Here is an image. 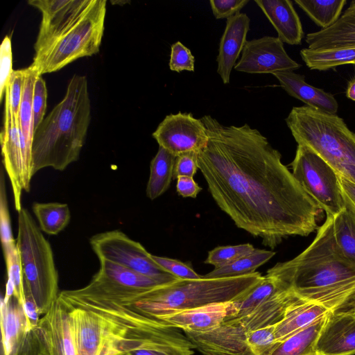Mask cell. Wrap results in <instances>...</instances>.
Returning a JSON list of instances; mask_svg holds the SVG:
<instances>
[{"label":"cell","instance_id":"cell-1","mask_svg":"<svg viewBox=\"0 0 355 355\" xmlns=\"http://www.w3.org/2000/svg\"><path fill=\"white\" fill-rule=\"evenodd\" d=\"M208 135L198 152L214 200L240 229L273 249L290 236L318 229L321 208L282 162L280 153L258 130L201 118Z\"/></svg>","mask_w":355,"mask_h":355},{"label":"cell","instance_id":"cell-2","mask_svg":"<svg viewBox=\"0 0 355 355\" xmlns=\"http://www.w3.org/2000/svg\"><path fill=\"white\" fill-rule=\"evenodd\" d=\"M266 275L282 288L332 313L355 314V263L336 244L332 216H327L304 251L289 261L277 263Z\"/></svg>","mask_w":355,"mask_h":355},{"label":"cell","instance_id":"cell-3","mask_svg":"<svg viewBox=\"0 0 355 355\" xmlns=\"http://www.w3.org/2000/svg\"><path fill=\"white\" fill-rule=\"evenodd\" d=\"M90 121V101L85 76L70 80L64 98L35 130L32 144L33 175L51 167L64 170L78 160Z\"/></svg>","mask_w":355,"mask_h":355},{"label":"cell","instance_id":"cell-4","mask_svg":"<svg viewBox=\"0 0 355 355\" xmlns=\"http://www.w3.org/2000/svg\"><path fill=\"white\" fill-rule=\"evenodd\" d=\"M263 277L260 272H255L234 277L202 276L196 279H178L142 293L132 303L121 304L130 305L144 316L159 320L178 311L232 302L250 291Z\"/></svg>","mask_w":355,"mask_h":355},{"label":"cell","instance_id":"cell-5","mask_svg":"<svg viewBox=\"0 0 355 355\" xmlns=\"http://www.w3.org/2000/svg\"><path fill=\"white\" fill-rule=\"evenodd\" d=\"M285 121L297 145L309 148L355 183V132L342 118L304 105L293 107Z\"/></svg>","mask_w":355,"mask_h":355},{"label":"cell","instance_id":"cell-6","mask_svg":"<svg viewBox=\"0 0 355 355\" xmlns=\"http://www.w3.org/2000/svg\"><path fill=\"white\" fill-rule=\"evenodd\" d=\"M300 298L292 291L284 289L247 315L226 320L210 331L184 333L204 355H252L246 344L247 334L278 324L288 308Z\"/></svg>","mask_w":355,"mask_h":355},{"label":"cell","instance_id":"cell-7","mask_svg":"<svg viewBox=\"0 0 355 355\" xmlns=\"http://www.w3.org/2000/svg\"><path fill=\"white\" fill-rule=\"evenodd\" d=\"M16 242L24 290L32 296L40 315H44L58 298V273L50 243L30 212L23 207L18 212Z\"/></svg>","mask_w":355,"mask_h":355},{"label":"cell","instance_id":"cell-8","mask_svg":"<svg viewBox=\"0 0 355 355\" xmlns=\"http://www.w3.org/2000/svg\"><path fill=\"white\" fill-rule=\"evenodd\" d=\"M106 2L95 0L80 20L35 55L31 65L39 76L58 71L78 58L98 52L104 31Z\"/></svg>","mask_w":355,"mask_h":355},{"label":"cell","instance_id":"cell-9","mask_svg":"<svg viewBox=\"0 0 355 355\" xmlns=\"http://www.w3.org/2000/svg\"><path fill=\"white\" fill-rule=\"evenodd\" d=\"M291 166L295 179L327 216L334 217L345 208L339 175L315 152L297 145Z\"/></svg>","mask_w":355,"mask_h":355},{"label":"cell","instance_id":"cell-10","mask_svg":"<svg viewBox=\"0 0 355 355\" xmlns=\"http://www.w3.org/2000/svg\"><path fill=\"white\" fill-rule=\"evenodd\" d=\"M99 262L98 272L87 286L67 292L76 296L131 303L142 293L165 284L111 261L101 259Z\"/></svg>","mask_w":355,"mask_h":355},{"label":"cell","instance_id":"cell-11","mask_svg":"<svg viewBox=\"0 0 355 355\" xmlns=\"http://www.w3.org/2000/svg\"><path fill=\"white\" fill-rule=\"evenodd\" d=\"M89 243L98 260L111 261L163 284L180 279L159 266L140 243L120 230L96 234Z\"/></svg>","mask_w":355,"mask_h":355},{"label":"cell","instance_id":"cell-12","mask_svg":"<svg viewBox=\"0 0 355 355\" xmlns=\"http://www.w3.org/2000/svg\"><path fill=\"white\" fill-rule=\"evenodd\" d=\"M0 141L3 165L11 184L15 208L19 212L22 208V192H29L33 176L32 148L21 130L19 118L6 103Z\"/></svg>","mask_w":355,"mask_h":355},{"label":"cell","instance_id":"cell-13","mask_svg":"<svg viewBox=\"0 0 355 355\" xmlns=\"http://www.w3.org/2000/svg\"><path fill=\"white\" fill-rule=\"evenodd\" d=\"M1 355H50L39 326H28L21 304L14 297L1 300Z\"/></svg>","mask_w":355,"mask_h":355},{"label":"cell","instance_id":"cell-14","mask_svg":"<svg viewBox=\"0 0 355 355\" xmlns=\"http://www.w3.org/2000/svg\"><path fill=\"white\" fill-rule=\"evenodd\" d=\"M95 0H30L28 3L42 14L34 45L40 53L67 29L80 20L92 7Z\"/></svg>","mask_w":355,"mask_h":355},{"label":"cell","instance_id":"cell-15","mask_svg":"<svg viewBox=\"0 0 355 355\" xmlns=\"http://www.w3.org/2000/svg\"><path fill=\"white\" fill-rule=\"evenodd\" d=\"M153 137L161 146L175 156L198 152L208 141L205 125L191 113L180 112L166 116Z\"/></svg>","mask_w":355,"mask_h":355},{"label":"cell","instance_id":"cell-16","mask_svg":"<svg viewBox=\"0 0 355 355\" xmlns=\"http://www.w3.org/2000/svg\"><path fill=\"white\" fill-rule=\"evenodd\" d=\"M301 65L286 53L277 37L263 36L246 42L234 69L248 73H271L293 71Z\"/></svg>","mask_w":355,"mask_h":355},{"label":"cell","instance_id":"cell-17","mask_svg":"<svg viewBox=\"0 0 355 355\" xmlns=\"http://www.w3.org/2000/svg\"><path fill=\"white\" fill-rule=\"evenodd\" d=\"M50 355H76L74 327L69 309L58 300L38 323Z\"/></svg>","mask_w":355,"mask_h":355},{"label":"cell","instance_id":"cell-18","mask_svg":"<svg viewBox=\"0 0 355 355\" xmlns=\"http://www.w3.org/2000/svg\"><path fill=\"white\" fill-rule=\"evenodd\" d=\"M316 355L355 354V314L332 313L327 315L316 343Z\"/></svg>","mask_w":355,"mask_h":355},{"label":"cell","instance_id":"cell-19","mask_svg":"<svg viewBox=\"0 0 355 355\" xmlns=\"http://www.w3.org/2000/svg\"><path fill=\"white\" fill-rule=\"evenodd\" d=\"M250 19L243 12L228 18L221 36L216 61L217 73L224 84H228L232 69L247 42Z\"/></svg>","mask_w":355,"mask_h":355},{"label":"cell","instance_id":"cell-20","mask_svg":"<svg viewBox=\"0 0 355 355\" xmlns=\"http://www.w3.org/2000/svg\"><path fill=\"white\" fill-rule=\"evenodd\" d=\"M234 314L232 302L218 303L181 311L162 317L159 320L183 331H210Z\"/></svg>","mask_w":355,"mask_h":355},{"label":"cell","instance_id":"cell-21","mask_svg":"<svg viewBox=\"0 0 355 355\" xmlns=\"http://www.w3.org/2000/svg\"><path fill=\"white\" fill-rule=\"evenodd\" d=\"M64 305L72 318L76 355H101L106 336L103 318L92 311Z\"/></svg>","mask_w":355,"mask_h":355},{"label":"cell","instance_id":"cell-22","mask_svg":"<svg viewBox=\"0 0 355 355\" xmlns=\"http://www.w3.org/2000/svg\"><path fill=\"white\" fill-rule=\"evenodd\" d=\"M284 43L299 45L304 31L300 17L290 0H255Z\"/></svg>","mask_w":355,"mask_h":355},{"label":"cell","instance_id":"cell-23","mask_svg":"<svg viewBox=\"0 0 355 355\" xmlns=\"http://www.w3.org/2000/svg\"><path fill=\"white\" fill-rule=\"evenodd\" d=\"M287 94L304 103L306 106L331 114H336L338 103L334 96L305 81L304 76L293 71L272 74Z\"/></svg>","mask_w":355,"mask_h":355},{"label":"cell","instance_id":"cell-24","mask_svg":"<svg viewBox=\"0 0 355 355\" xmlns=\"http://www.w3.org/2000/svg\"><path fill=\"white\" fill-rule=\"evenodd\" d=\"M305 41L313 50L355 46V0L331 26L308 33Z\"/></svg>","mask_w":355,"mask_h":355},{"label":"cell","instance_id":"cell-25","mask_svg":"<svg viewBox=\"0 0 355 355\" xmlns=\"http://www.w3.org/2000/svg\"><path fill=\"white\" fill-rule=\"evenodd\" d=\"M330 312L319 304L300 298L288 308L284 318L275 325L277 342L306 328Z\"/></svg>","mask_w":355,"mask_h":355},{"label":"cell","instance_id":"cell-26","mask_svg":"<svg viewBox=\"0 0 355 355\" xmlns=\"http://www.w3.org/2000/svg\"><path fill=\"white\" fill-rule=\"evenodd\" d=\"M327 315L287 338L277 342L270 355H316L317 340Z\"/></svg>","mask_w":355,"mask_h":355},{"label":"cell","instance_id":"cell-27","mask_svg":"<svg viewBox=\"0 0 355 355\" xmlns=\"http://www.w3.org/2000/svg\"><path fill=\"white\" fill-rule=\"evenodd\" d=\"M176 156L159 146L156 155L151 160L150 176L146 187V196L154 200L169 188L173 179Z\"/></svg>","mask_w":355,"mask_h":355},{"label":"cell","instance_id":"cell-28","mask_svg":"<svg viewBox=\"0 0 355 355\" xmlns=\"http://www.w3.org/2000/svg\"><path fill=\"white\" fill-rule=\"evenodd\" d=\"M345 208L333 217V232L340 251L355 263V207L345 195Z\"/></svg>","mask_w":355,"mask_h":355},{"label":"cell","instance_id":"cell-29","mask_svg":"<svg viewBox=\"0 0 355 355\" xmlns=\"http://www.w3.org/2000/svg\"><path fill=\"white\" fill-rule=\"evenodd\" d=\"M300 54L312 70L326 71L345 64H355V46L318 50L304 48Z\"/></svg>","mask_w":355,"mask_h":355},{"label":"cell","instance_id":"cell-30","mask_svg":"<svg viewBox=\"0 0 355 355\" xmlns=\"http://www.w3.org/2000/svg\"><path fill=\"white\" fill-rule=\"evenodd\" d=\"M284 288L272 277L267 275L250 291L232 302L234 315L230 319H236L251 313L260 305Z\"/></svg>","mask_w":355,"mask_h":355},{"label":"cell","instance_id":"cell-31","mask_svg":"<svg viewBox=\"0 0 355 355\" xmlns=\"http://www.w3.org/2000/svg\"><path fill=\"white\" fill-rule=\"evenodd\" d=\"M40 228L47 234L56 235L69 224L71 213L68 205L60 202H35L32 206Z\"/></svg>","mask_w":355,"mask_h":355},{"label":"cell","instance_id":"cell-32","mask_svg":"<svg viewBox=\"0 0 355 355\" xmlns=\"http://www.w3.org/2000/svg\"><path fill=\"white\" fill-rule=\"evenodd\" d=\"M275 252L273 251L254 249L232 263L216 268L212 271L205 275V278H225L239 277L254 273L256 269L270 260Z\"/></svg>","mask_w":355,"mask_h":355},{"label":"cell","instance_id":"cell-33","mask_svg":"<svg viewBox=\"0 0 355 355\" xmlns=\"http://www.w3.org/2000/svg\"><path fill=\"white\" fill-rule=\"evenodd\" d=\"M295 2L321 30L337 21L347 3L346 0H295Z\"/></svg>","mask_w":355,"mask_h":355},{"label":"cell","instance_id":"cell-34","mask_svg":"<svg viewBox=\"0 0 355 355\" xmlns=\"http://www.w3.org/2000/svg\"><path fill=\"white\" fill-rule=\"evenodd\" d=\"M38 76L37 72L31 65L25 68L24 90L19 111L21 130L26 142L31 148L34 135L32 101L34 83Z\"/></svg>","mask_w":355,"mask_h":355},{"label":"cell","instance_id":"cell-35","mask_svg":"<svg viewBox=\"0 0 355 355\" xmlns=\"http://www.w3.org/2000/svg\"><path fill=\"white\" fill-rule=\"evenodd\" d=\"M3 256L8 273L7 281L10 282L13 286V296L23 306L25 303L24 275L17 246L16 245L3 252Z\"/></svg>","mask_w":355,"mask_h":355},{"label":"cell","instance_id":"cell-36","mask_svg":"<svg viewBox=\"0 0 355 355\" xmlns=\"http://www.w3.org/2000/svg\"><path fill=\"white\" fill-rule=\"evenodd\" d=\"M254 249L250 243L216 247L209 252L205 263L212 265L215 268L225 266L253 252Z\"/></svg>","mask_w":355,"mask_h":355},{"label":"cell","instance_id":"cell-37","mask_svg":"<svg viewBox=\"0 0 355 355\" xmlns=\"http://www.w3.org/2000/svg\"><path fill=\"white\" fill-rule=\"evenodd\" d=\"M245 341L252 355H270L277 343L275 325L250 331Z\"/></svg>","mask_w":355,"mask_h":355},{"label":"cell","instance_id":"cell-38","mask_svg":"<svg viewBox=\"0 0 355 355\" xmlns=\"http://www.w3.org/2000/svg\"><path fill=\"white\" fill-rule=\"evenodd\" d=\"M0 236L3 252L17 245L13 237L8 210L4 171L0 175Z\"/></svg>","mask_w":355,"mask_h":355},{"label":"cell","instance_id":"cell-39","mask_svg":"<svg viewBox=\"0 0 355 355\" xmlns=\"http://www.w3.org/2000/svg\"><path fill=\"white\" fill-rule=\"evenodd\" d=\"M24 80L25 69L13 70L5 94V103L18 118Z\"/></svg>","mask_w":355,"mask_h":355},{"label":"cell","instance_id":"cell-40","mask_svg":"<svg viewBox=\"0 0 355 355\" xmlns=\"http://www.w3.org/2000/svg\"><path fill=\"white\" fill-rule=\"evenodd\" d=\"M194 57L189 49L182 42H176L171 45L169 60V68L171 71H194Z\"/></svg>","mask_w":355,"mask_h":355},{"label":"cell","instance_id":"cell-41","mask_svg":"<svg viewBox=\"0 0 355 355\" xmlns=\"http://www.w3.org/2000/svg\"><path fill=\"white\" fill-rule=\"evenodd\" d=\"M47 89L46 83L38 76L34 83L32 107L34 132L44 120L46 109Z\"/></svg>","mask_w":355,"mask_h":355},{"label":"cell","instance_id":"cell-42","mask_svg":"<svg viewBox=\"0 0 355 355\" xmlns=\"http://www.w3.org/2000/svg\"><path fill=\"white\" fill-rule=\"evenodd\" d=\"M12 53L10 38L6 35L0 47V101L5 96L12 69Z\"/></svg>","mask_w":355,"mask_h":355},{"label":"cell","instance_id":"cell-43","mask_svg":"<svg viewBox=\"0 0 355 355\" xmlns=\"http://www.w3.org/2000/svg\"><path fill=\"white\" fill-rule=\"evenodd\" d=\"M152 257L164 270L178 279H196L202 277L196 272L191 266L178 260L153 254Z\"/></svg>","mask_w":355,"mask_h":355},{"label":"cell","instance_id":"cell-44","mask_svg":"<svg viewBox=\"0 0 355 355\" xmlns=\"http://www.w3.org/2000/svg\"><path fill=\"white\" fill-rule=\"evenodd\" d=\"M249 0H210L209 4L216 19H228L240 12Z\"/></svg>","mask_w":355,"mask_h":355},{"label":"cell","instance_id":"cell-45","mask_svg":"<svg viewBox=\"0 0 355 355\" xmlns=\"http://www.w3.org/2000/svg\"><path fill=\"white\" fill-rule=\"evenodd\" d=\"M121 355H194L193 349L179 345H155L127 352Z\"/></svg>","mask_w":355,"mask_h":355},{"label":"cell","instance_id":"cell-46","mask_svg":"<svg viewBox=\"0 0 355 355\" xmlns=\"http://www.w3.org/2000/svg\"><path fill=\"white\" fill-rule=\"evenodd\" d=\"M198 169L197 152H188L180 154L176 156L173 179H177L180 176L193 178Z\"/></svg>","mask_w":355,"mask_h":355},{"label":"cell","instance_id":"cell-47","mask_svg":"<svg viewBox=\"0 0 355 355\" xmlns=\"http://www.w3.org/2000/svg\"><path fill=\"white\" fill-rule=\"evenodd\" d=\"M178 193L184 198H196L202 189L192 177L180 176L177 179Z\"/></svg>","mask_w":355,"mask_h":355},{"label":"cell","instance_id":"cell-48","mask_svg":"<svg viewBox=\"0 0 355 355\" xmlns=\"http://www.w3.org/2000/svg\"><path fill=\"white\" fill-rule=\"evenodd\" d=\"M341 187L345 195L355 207V183L339 175Z\"/></svg>","mask_w":355,"mask_h":355},{"label":"cell","instance_id":"cell-49","mask_svg":"<svg viewBox=\"0 0 355 355\" xmlns=\"http://www.w3.org/2000/svg\"><path fill=\"white\" fill-rule=\"evenodd\" d=\"M346 96L349 99L355 101V77L353 78L347 85Z\"/></svg>","mask_w":355,"mask_h":355},{"label":"cell","instance_id":"cell-50","mask_svg":"<svg viewBox=\"0 0 355 355\" xmlns=\"http://www.w3.org/2000/svg\"><path fill=\"white\" fill-rule=\"evenodd\" d=\"M355 65V64H354Z\"/></svg>","mask_w":355,"mask_h":355}]
</instances>
